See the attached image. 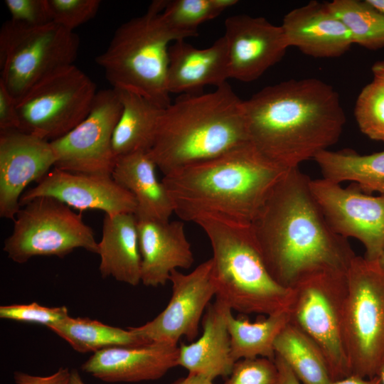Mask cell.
<instances>
[{
	"label": "cell",
	"mask_w": 384,
	"mask_h": 384,
	"mask_svg": "<svg viewBox=\"0 0 384 384\" xmlns=\"http://www.w3.org/2000/svg\"><path fill=\"white\" fill-rule=\"evenodd\" d=\"M69 384H85L78 370L75 369L70 370Z\"/></svg>",
	"instance_id": "ee69618b"
},
{
	"label": "cell",
	"mask_w": 384,
	"mask_h": 384,
	"mask_svg": "<svg viewBox=\"0 0 384 384\" xmlns=\"http://www.w3.org/2000/svg\"><path fill=\"white\" fill-rule=\"evenodd\" d=\"M232 309L216 299L208 306L202 319L203 334L190 344L178 347V366L189 373L203 375L211 380L228 377L235 361L231 356L227 316Z\"/></svg>",
	"instance_id": "7402d4cb"
},
{
	"label": "cell",
	"mask_w": 384,
	"mask_h": 384,
	"mask_svg": "<svg viewBox=\"0 0 384 384\" xmlns=\"http://www.w3.org/2000/svg\"><path fill=\"white\" fill-rule=\"evenodd\" d=\"M215 9L221 14L226 9L238 4L237 0H212Z\"/></svg>",
	"instance_id": "7bdbcfd3"
},
{
	"label": "cell",
	"mask_w": 384,
	"mask_h": 384,
	"mask_svg": "<svg viewBox=\"0 0 384 384\" xmlns=\"http://www.w3.org/2000/svg\"><path fill=\"white\" fill-rule=\"evenodd\" d=\"M275 356L280 357L302 384H328L327 363L316 343L289 322L274 342Z\"/></svg>",
	"instance_id": "83f0119b"
},
{
	"label": "cell",
	"mask_w": 384,
	"mask_h": 384,
	"mask_svg": "<svg viewBox=\"0 0 384 384\" xmlns=\"http://www.w3.org/2000/svg\"><path fill=\"white\" fill-rule=\"evenodd\" d=\"M122 103V113L112 137L117 159L139 151H150L164 109L134 92L114 89Z\"/></svg>",
	"instance_id": "d4e9b609"
},
{
	"label": "cell",
	"mask_w": 384,
	"mask_h": 384,
	"mask_svg": "<svg viewBox=\"0 0 384 384\" xmlns=\"http://www.w3.org/2000/svg\"><path fill=\"white\" fill-rule=\"evenodd\" d=\"M360 130L368 138L384 142V83L373 79L359 93L354 110Z\"/></svg>",
	"instance_id": "1f68e13d"
},
{
	"label": "cell",
	"mask_w": 384,
	"mask_h": 384,
	"mask_svg": "<svg viewBox=\"0 0 384 384\" xmlns=\"http://www.w3.org/2000/svg\"><path fill=\"white\" fill-rule=\"evenodd\" d=\"M76 248L97 254L92 229L63 203L38 197L20 208L3 250L14 262L24 263L36 256L64 257Z\"/></svg>",
	"instance_id": "30bf717a"
},
{
	"label": "cell",
	"mask_w": 384,
	"mask_h": 384,
	"mask_svg": "<svg viewBox=\"0 0 384 384\" xmlns=\"http://www.w3.org/2000/svg\"><path fill=\"white\" fill-rule=\"evenodd\" d=\"M137 218L144 285H165L174 270L192 266L193 254L183 222Z\"/></svg>",
	"instance_id": "d6986e66"
},
{
	"label": "cell",
	"mask_w": 384,
	"mask_h": 384,
	"mask_svg": "<svg viewBox=\"0 0 384 384\" xmlns=\"http://www.w3.org/2000/svg\"><path fill=\"white\" fill-rule=\"evenodd\" d=\"M289 170L250 143L164 176L174 213L195 222L213 215L251 224L274 186Z\"/></svg>",
	"instance_id": "3957f363"
},
{
	"label": "cell",
	"mask_w": 384,
	"mask_h": 384,
	"mask_svg": "<svg viewBox=\"0 0 384 384\" xmlns=\"http://www.w3.org/2000/svg\"><path fill=\"white\" fill-rule=\"evenodd\" d=\"M65 306L48 307L37 302L0 306V318L17 321L45 325L58 323L68 316Z\"/></svg>",
	"instance_id": "e575fe53"
},
{
	"label": "cell",
	"mask_w": 384,
	"mask_h": 384,
	"mask_svg": "<svg viewBox=\"0 0 384 384\" xmlns=\"http://www.w3.org/2000/svg\"><path fill=\"white\" fill-rule=\"evenodd\" d=\"M220 14L212 0L167 1L161 13L169 28L189 38L198 36L197 28L200 24Z\"/></svg>",
	"instance_id": "4dcf8cb0"
},
{
	"label": "cell",
	"mask_w": 384,
	"mask_h": 384,
	"mask_svg": "<svg viewBox=\"0 0 384 384\" xmlns=\"http://www.w3.org/2000/svg\"><path fill=\"white\" fill-rule=\"evenodd\" d=\"M211 270V258L188 274L174 270L169 279L172 294L166 308L151 321L129 329L146 343L177 345L182 337L194 341L203 314L215 296Z\"/></svg>",
	"instance_id": "5bb4252c"
},
{
	"label": "cell",
	"mask_w": 384,
	"mask_h": 384,
	"mask_svg": "<svg viewBox=\"0 0 384 384\" xmlns=\"http://www.w3.org/2000/svg\"><path fill=\"white\" fill-rule=\"evenodd\" d=\"M174 384H214L213 380L201 374L189 373L186 378L177 380Z\"/></svg>",
	"instance_id": "60d3db41"
},
{
	"label": "cell",
	"mask_w": 384,
	"mask_h": 384,
	"mask_svg": "<svg viewBox=\"0 0 384 384\" xmlns=\"http://www.w3.org/2000/svg\"><path fill=\"white\" fill-rule=\"evenodd\" d=\"M51 21L69 31L94 18L101 1L99 0H47Z\"/></svg>",
	"instance_id": "836d02e7"
},
{
	"label": "cell",
	"mask_w": 384,
	"mask_h": 384,
	"mask_svg": "<svg viewBox=\"0 0 384 384\" xmlns=\"http://www.w3.org/2000/svg\"><path fill=\"white\" fill-rule=\"evenodd\" d=\"M328 5L350 31L354 43L372 50L384 47V14L368 0H334Z\"/></svg>",
	"instance_id": "f546056e"
},
{
	"label": "cell",
	"mask_w": 384,
	"mask_h": 384,
	"mask_svg": "<svg viewBox=\"0 0 384 384\" xmlns=\"http://www.w3.org/2000/svg\"><path fill=\"white\" fill-rule=\"evenodd\" d=\"M178 346L164 342L113 346L94 353L82 370L107 383L154 380L178 366Z\"/></svg>",
	"instance_id": "ac0fdd59"
},
{
	"label": "cell",
	"mask_w": 384,
	"mask_h": 384,
	"mask_svg": "<svg viewBox=\"0 0 384 384\" xmlns=\"http://www.w3.org/2000/svg\"><path fill=\"white\" fill-rule=\"evenodd\" d=\"M289 47H297L314 58H336L354 43L346 26L334 14L328 3L311 1L292 9L280 25Z\"/></svg>",
	"instance_id": "ffe728a7"
},
{
	"label": "cell",
	"mask_w": 384,
	"mask_h": 384,
	"mask_svg": "<svg viewBox=\"0 0 384 384\" xmlns=\"http://www.w3.org/2000/svg\"><path fill=\"white\" fill-rule=\"evenodd\" d=\"M368 1L377 9L384 14V0H368Z\"/></svg>",
	"instance_id": "f6af8a7d"
},
{
	"label": "cell",
	"mask_w": 384,
	"mask_h": 384,
	"mask_svg": "<svg viewBox=\"0 0 384 384\" xmlns=\"http://www.w3.org/2000/svg\"><path fill=\"white\" fill-rule=\"evenodd\" d=\"M243 107L250 144L287 170L328 150L346 123L338 92L316 78L265 87Z\"/></svg>",
	"instance_id": "7a4b0ae2"
},
{
	"label": "cell",
	"mask_w": 384,
	"mask_h": 384,
	"mask_svg": "<svg viewBox=\"0 0 384 384\" xmlns=\"http://www.w3.org/2000/svg\"><path fill=\"white\" fill-rule=\"evenodd\" d=\"M378 261L384 267V248H383L382 255H381L380 257L379 258Z\"/></svg>",
	"instance_id": "7dc6e473"
},
{
	"label": "cell",
	"mask_w": 384,
	"mask_h": 384,
	"mask_svg": "<svg viewBox=\"0 0 384 384\" xmlns=\"http://www.w3.org/2000/svg\"><path fill=\"white\" fill-rule=\"evenodd\" d=\"M70 370L68 368H60L54 373L39 376L16 371L14 379L16 384H69Z\"/></svg>",
	"instance_id": "74e56055"
},
{
	"label": "cell",
	"mask_w": 384,
	"mask_h": 384,
	"mask_svg": "<svg viewBox=\"0 0 384 384\" xmlns=\"http://www.w3.org/2000/svg\"><path fill=\"white\" fill-rule=\"evenodd\" d=\"M79 43L73 31L53 22L29 26L7 21L0 30V82L18 101L41 80L73 65Z\"/></svg>",
	"instance_id": "ba28073f"
},
{
	"label": "cell",
	"mask_w": 384,
	"mask_h": 384,
	"mask_svg": "<svg viewBox=\"0 0 384 384\" xmlns=\"http://www.w3.org/2000/svg\"><path fill=\"white\" fill-rule=\"evenodd\" d=\"M79 353L93 352L113 347L146 343L131 329L105 324L89 318L68 316L47 326Z\"/></svg>",
	"instance_id": "f1b7e54d"
},
{
	"label": "cell",
	"mask_w": 384,
	"mask_h": 384,
	"mask_svg": "<svg viewBox=\"0 0 384 384\" xmlns=\"http://www.w3.org/2000/svg\"><path fill=\"white\" fill-rule=\"evenodd\" d=\"M274 362L280 372L282 384H300L292 370L280 357L275 356Z\"/></svg>",
	"instance_id": "f35d334b"
},
{
	"label": "cell",
	"mask_w": 384,
	"mask_h": 384,
	"mask_svg": "<svg viewBox=\"0 0 384 384\" xmlns=\"http://www.w3.org/2000/svg\"><path fill=\"white\" fill-rule=\"evenodd\" d=\"M11 20L29 26L51 23L47 0H5Z\"/></svg>",
	"instance_id": "d590c367"
},
{
	"label": "cell",
	"mask_w": 384,
	"mask_h": 384,
	"mask_svg": "<svg viewBox=\"0 0 384 384\" xmlns=\"http://www.w3.org/2000/svg\"><path fill=\"white\" fill-rule=\"evenodd\" d=\"M380 380V382H381V384H384V359L383 360L379 368H378V373H377V375Z\"/></svg>",
	"instance_id": "bcb514c9"
},
{
	"label": "cell",
	"mask_w": 384,
	"mask_h": 384,
	"mask_svg": "<svg viewBox=\"0 0 384 384\" xmlns=\"http://www.w3.org/2000/svg\"><path fill=\"white\" fill-rule=\"evenodd\" d=\"M224 384H282V378L274 360L260 357L236 361Z\"/></svg>",
	"instance_id": "d6a6232c"
},
{
	"label": "cell",
	"mask_w": 384,
	"mask_h": 384,
	"mask_svg": "<svg viewBox=\"0 0 384 384\" xmlns=\"http://www.w3.org/2000/svg\"><path fill=\"white\" fill-rule=\"evenodd\" d=\"M289 319V309L255 322L242 316L235 317L230 311L227 325L233 361L260 357L274 360V342Z\"/></svg>",
	"instance_id": "4316f807"
},
{
	"label": "cell",
	"mask_w": 384,
	"mask_h": 384,
	"mask_svg": "<svg viewBox=\"0 0 384 384\" xmlns=\"http://www.w3.org/2000/svg\"><path fill=\"white\" fill-rule=\"evenodd\" d=\"M17 101L0 82V131L18 129Z\"/></svg>",
	"instance_id": "8d00e7d4"
},
{
	"label": "cell",
	"mask_w": 384,
	"mask_h": 384,
	"mask_svg": "<svg viewBox=\"0 0 384 384\" xmlns=\"http://www.w3.org/2000/svg\"><path fill=\"white\" fill-rule=\"evenodd\" d=\"M323 178L334 183L352 181L366 193L384 195V150L361 155L352 149L325 150L314 159Z\"/></svg>",
	"instance_id": "484cf974"
},
{
	"label": "cell",
	"mask_w": 384,
	"mask_h": 384,
	"mask_svg": "<svg viewBox=\"0 0 384 384\" xmlns=\"http://www.w3.org/2000/svg\"><path fill=\"white\" fill-rule=\"evenodd\" d=\"M310 180L299 168L289 170L251 223L269 272L288 289L314 272H346L356 256L348 239L327 223Z\"/></svg>",
	"instance_id": "6da1fadb"
},
{
	"label": "cell",
	"mask_w": 384,
	"mask_h": 384,
	"mask_svg": "<svg viewBox=\"0 0 384 384\" xmlns=\"http://www.w3.org/2000/svg\"><path fill=\"white\" fill-rule=\"evenodd\" d=\"M50 142L19 129L0 131V216L14 220L20 198L31 182L54 168Z\"/></svg>",
	"instance_id": "2e32d148"
},
{
	"label": "cell",
	"mask_w": 384,
	"mask_h": 384,
	"mask_svg": "<svg viewBox=\"0 0 384 384\" xmlns=\"http://www.w3.org/2000/svg\"><path fill=\"white\" fill-rule=\"evenodd\" d=\"M212 247L215 298L242 314L271 315L289 309L293 291L269 272L251 224L203 215L195 220Z\"/></svg>",
	"instance_id": "5b68a950"
},
{
	"label": "cell",
	"mask_w": 384,
	"mask_h": 384,
	"mask_svg": "<svg viewBox=\"0 0 384 384\" xmlns=\"http://www.w3.org/2000/svg\"><path fill=\"white\" fill-rule=\"evenodd\" d=\"M117 91H98L87 116L64 136L50 142L54 167L77 174L112 175L117 157L112 137L122 113Z\"/></svg>",
	"instance_id": "7c38bea8"
},
{
	"label": "cell",
	"mask_w": 384,
	"mask_h": 384,
	"mask_svg": "<svg viewBox=\"0 0 384 384\" xmlns=\"http://www.w3.org/2000/svg\"><path fill=\"white\" fill-rule=\"evenodd\" d=\"M250 143L243 100L226 82L182 94L166 107L149 153L164 176Z\"/></svg>",
	"instance_id": "277c9868"
},
{
	"label": "cell",
	"mask_w": 384,
	"mask_h": 384,
	"mask_svg": "<svg viewBox=\"0 0 384 384\" xmlns=\"http://www.w3.org/2000/svg\"><path fill=\"white\" fill-rule=\"evenodd\" d=\"M371 70L373 75V79L384 83V60L375 62L373 65Z\"/></svg>",
	"instance_id": "b9f144b4"
},
{
	"label": "cell",
	"mask_w": 384,
	"mask_h": 384,
	"mask_svg": "<svg viewBox=\"0 0 384 384\" xmlns=\"http://www.w3.org/2000/svg\"><path fill=\"white\" fill-rule=\"evenodd\" d=\"M292 289L289 322L321 349L331 381L351 375L344 333L346 272H314L302 277Z\"/></svg>",
	"instance_id": "52a82bcc"
},
{
	"label": "cell",
	"mask_w": 384,
	"mask_h": 384,
	"mask_svg": "<svg viewBox=\"0 0 384 384\" xmlns=\"http://www.w3.org/2000/svg\"><path fill=\"white\" fill-rule=\"evenodd\" d=\"M229 78L227 45L223 36L210 46L197 48L180 40L169 48L167 89L171 93H196L206 85L218 87Z\"/></svg>",
	"instance_id": "44dd1931"
},
{
	"label": "cell",
	"mask_w": 384,
	"mask_h": 384,
	"mask_svg": "<svg viewBox=\"0 0 384 384\" xmlns=\"http://www.w3.org/2000/svg\"><path fill=\"white\" fill-rule=\"evenodd\" d=\"M97 254L102 277H112L131 286L141 282L142 258L134 213L105 214Z\"/></svg>",
	"instance_id": "603a6c76"
},
{
	"label": "cell",
	"mask_w": 384,
	"mask_h": 384,
	"mask_svg": "<svg viewBox=\"0 0 384 384\" xmlns=\"http://www.w3.org/2000/svg\"><path fill=\"white\" fill-rule=\"evenodd\" d=\"M229 78L250 82L277 63L289 48L283 29L246 14L225 21Z\"/></svg>",
	"instance_id": "e0dca14e"
},
{
	"label": "cell",
	"mask_w": 384,
	"mask_h": 384,
	"mask_svg": "<svg viewBox=\"0 0 384 384\" xmlns=\"http://www.w3.org/2000/svg\"><path fill=\"white\" fill-rule=\"evenodd\" d=\"M346 278L344 333L351 372L373 378L384 359V267L356 255Z\"/></svg>",
	"instance_id": "9c48e42d"
},
{
	"label": "cell",
	"mask_w": 384,
	"mask_h": 384,
	"mask_svg": "<svg viewBox=\"0 0 384 384\" xmlns=\"http://www.w3.org/2000/svg\"><path fill=\"white\" fill-rule=\"evenodd\" d=\"M310 188L331 228L343 238L359 240L364 257L378 260L384 248V195L373 196L355 183L343 188L324 178L311 179Z\"/></svg>",
	"instance_id": "4fadbf2b"
},
{
	"label": "cell",
	"mask_w": 384,
	"mask_h": 384,
	"mask_svg": "<svg viewBox=\"0 0 384 384\" xmlns=\"http://www.w3.org/2000/svg\"><path fill=\"white\" fill-rule=\"evenodd\" d=\"M187 38L169 28L161 13L148 8L117 28L95 61L114 89L134 92L165 109L171 103L167 89L169 44Z\"/></svg>",
	"instance_id": "8992f818"
},
{
	"label": "cell",
	"mask_w": 384,
	"mask_h": 384,
	"mask_svg": "<svg viewBox=\"0 0 384 384\" xmlns=\"http://www.w3.org/2000/svg\"><path fill=\"white\" fill-rule=\"evenodd\" d=\"M328 384H381L378 375L373 378H363L355 374H351L342 379L331 381Z\"/></svg>",
	"instance_id": "ab89813d"
},
{
	"label": "cell",
	"mask_w": 384,
	"mask_h": 384,
	"mask_svg": "<svg viewBox=\"0 0 384 384\" xmlns=\"http://www.w3.org/2000/svg\"><path fill=\"white\" fill-rule=\"evenodd\" d=\"M156 168L149 151H139L118 157L112 176L134 196L137 218L169 221L174 206Z\"/></svg>",
	"instance_id": "cb8c5ba5"
},
{
	"label": "cell",
	"mask_w": 384,
	"mask_h": 384,
	"mask_svg": "<svg viewBox=\"0 0 384 384\" xmlns=\"http://www.w3.org/2000/svg\"><path fill=\"white\" fill-rule=\"evenodd\" d=\"M38 197L55 198L79 210H100L106 215L136 214L134 196L112 175L77 174L53 168L36 186L24 191L20 206Z\"/></svg>",
	"instance_id": "9a60e30c"
},
{
	"label": "cell",
	"mask_w": 384,
	"mask_h": 384,
	"mask_svg": "<svg viewBox=\"0 0 384 384\" xmlns=\"http://www.w3.org/2000/svg\"><path fill=\"white\" fill-rule=\"evenodd\" d=\"M95 83L74 65L47 77L17 101L19 130L49 142L79 124L89 114Z\"/></svg>",
	"instance_id": "8fae6325"
}]
</instances>
